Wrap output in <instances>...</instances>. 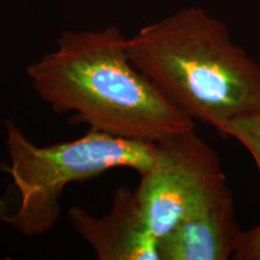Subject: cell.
<instances>
[{
	"label": "cell",
	"instance_id": "1",
	"mask_svg": "<svg viewBox=\"0 0 260 260\" xmlns=\"http://www.w3.org/2000/svg\"><path fill=\"white\" fill-rule=\"evenodd\" d=\"M35 93L74 122L132 141L160 142L195 130V121L175 106L134 67L126 38L115 25L64 31L56 50L28 65Z\"/></svg>",
	"mask_w": 260,
	"mask_h": 260
},
{
	"label": "cell",
	"instance_id": "2",
	"mask_svg": "<svg viewBox=\"0 0 260 260\" xmlns=\"http://www.w3.org/2000/svg\"><path fill=\"white\" fill-rule=\"evenodd\" d=\"M128 56L162 95L194 121L218 129L260 110V64L222 21L184 8L126 39Z\"/></svg>",
	"mask_w": 260,
	"mask_h": 260
},
{
	"label": "cell",
	"instance_id": "3",
	"mask_svg": "<svg viewBox=\"0 0 260 260\" xmlns=\"http://www.w3.org/2000/svg\"><path fill=\"white\" fill-rule=\"evenodd\" d=\"M10 174L19 201L14 213L0 214L25 236L50 232L60 217V198L68 184L96 177L117 168L139 175L153 164L157 144L132 141L89 129L79 139L38 146L12 122L5 121Z\"/></svg>",
	"mask_w": 260,
	"mask_h": 260
},
{
	"label": "cell",
	"instance_id": "4",
	"mask_svg": "<svg viewBox=\"0 0 260 260\" xmlns=\"http://www.w3.org/2000/svg\"><path fill=\"white\" fill-rule=\"evenodd\" d=\"M226 184L220 159L195 130L157 142L153 164L140 174L135 195L155 239Z\"/></svg>",
	"mask_w": 260,
	"mask_h": 260
},
{
	"label": "cell",
	"instance_id": "5",
	"mask_svg": "<svg viewBox=\"0 0 260 260\" xmlns=\"http://www.w3.org/2000/svg\"><path fill=\"white\" fill-rule=\"evenodd\" d=\"M68 218L99 260H159L157 239L149 232L135 190L117 187L111 209L94 216L81 206H71Z\"/></svg>",
	"mask_w": 260,
	"mask_h": 260
},
{
	"label": "cell",
	"instance_id": "6",
	"mask_svg": "<svg viewBox=\"0 0 260 260\" xmlns=\"http://www.w3.org/2000/svg\"><path fill=\"white\" fill-rule=\"evenodd\" d=\"M241 232L233 191L226 183L159 237V260L232 259Z\"/></svg>",
	"mask_w": 260,
	"mask_h": 260
},
{
	"label": "cell",
	"instance_id": "7",
	"mask_svg": "<svg viewBox=\"0 0 260 260\" xmlns=\"http://www.w3.org/2000/svg\"><path fill=\"white\" fill-rule=\"evenodd\" d=\"M217 132L240 142L254 159L260 175V110L230 119Z\"/></svg>",
	"mask_w": 260,
	"mask_h": 260
},
{
	"label": "cell",
	"instance_id": "8",
	"mask_svg": "<svg viewBox=\"0 0 260 260\" xmlns=\"http://www.w3.org/2000/svg\"><path fill=\"white\" fill-rule=\"evenodd\" d=\"M232 259L260 260V224L240 233Z\"/></svg>",
	"mask_w": 260,
	"mask_h": 260
}]
</instances>
